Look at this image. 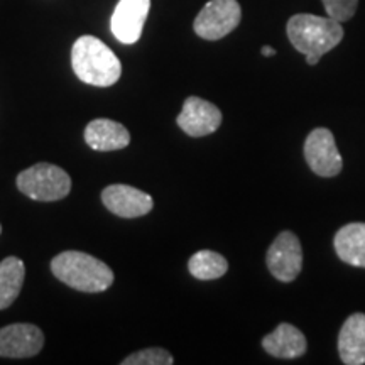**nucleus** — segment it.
I'll return each mask as SVG.
<instances>
[{
  "instance_id": "aec40b11",
  "label": "nucleus",
  "mask_w": 365,
  "mask_h": 365,
  "mask_svg": "<svg viewBox=\"0 0 365 365\" xmlns=\"http://www.w3.org/2000/svg\"><path fill=\"white\" fill-rule=\"evenodd\" d=\"M261 53L264 54V56H274V54H276V49H272L271 46H264V48L261 49Z\"/></svg>"
},
{
  "instance_id": "20e7f679",
  "label": "nucleus",
  "mask_w": 365,
  "mask_h": 365,
  "mask_svg": "<svg viewBox=\"0 0 365 365\" xmlns=\"http://www.w3.org/2000/svg\"><path fill=\"white\" fill-rule=\"evenodd\" d=\"M17 188L36 202H58L70 195L71 178L59 166L39 163L19 173Z\"/></svg>"
},
{
  "instance_id": "412c9836",
  "label": "nucleus",
  "mask_w": 365,
  "mask_h": 365,
  "mask_svg": "<svg viewBox=\"0 0 365 365\" xmlns=\"http://www.w3.org/2000/svg\"><path fill=\"white\" fill-rule=\"evenodd\" d=\"M0 232H2V227H0Z\"/></svg>"
},
{
  "instance_id": "9d476101",
  "label": "nucleus",
  "mask_w": 365,
  "mask_h": 365,
  "mask_svg": "<svg viewBox=\"0 0 365 365\" xmlns=\"http://www.w3.org/2000/svg\"><path fill=\"white\" fill-rule=\"evenodd\" d=\"M102 202L108 212L120 218L144 217L153 210L150 195L129 185H110L102 191Z\"/></svg>"
},
{
  "instance_id": "a211bd4d",
  "label": "nucleus",
  "mask_w": 365,
  "mask_h": 365,
  "mask_svg": "<svg viewBox=\"0 0 365 365\" xmlns=\"http://www.w3.org/2000/svg\"><path fill=\"white\" fill-rule=\"evenodd\" d=\"M175 362L173 355L164 349H144L139 352L132 354L125 360H122V365H171Z\"/></svg>"
},
{
  "instance_id": "2eb2a0df",
  "label": "nucleus",
  "mask_w": 365,
  "mask_h": 365,
  "mask_svg": "<svg viewBox=\"0 0 365 365\" xmlns=\"http://www.w3.org/2000/svg\"><path fill=\"white\" fill-rule=\"evenodd\" d=\"M335 250L341 261L365 267V223H349L335 235Z\"/></svg>"
},
{
  "instance_id": "4468645a",
  "label": "nucleus",
  "mask_w": 365,
  "mask_h": 365,
  "mask_svg": "<svg viewBox=\"0 0 365 365\" xmlns=\"http://www.w3.org/2000/svg\"><path fill=\"white\" fill-rule=\"evenodd\" d=\"M262 346L269 355L277 359H298L307 352V339L298 328L281 323L276 330L262 339Z\"/></svg>"
},
{
  "instance_id": "6e6552de",
  "label": "nucleus",
  "mask_w": 365,
  "mask_h": 365,
  "mask_svg": "<svg viewBox=\"0 0 365 365\" xmlns=\"http://www.w3.org/2000/svg\"><path fill=\"white\" fill-rule=\"evenodd\" d=\"M150 11V0H118L112 14L110 29L122 44H134L143 36Z\"/></svg>"
},
{
  "instance_id": "423d86ee",
  "label": "nucleus",
  "mask_w": 365,
  "mask_h": 365,
  "mask_svg": "<svg viewBox=\"0 0 365 365\" xmlns=\"http://www.w3.org/2000/svg\"><path fill=\"white\" fill-rule=\"evenodd\" d=\"M303 267L301 242L293 232H281L267 250V269L277 281L291 282Z\"/></svg>"
},
{
  "instance_id": "f8f14e48",
  "label": "nucleus",
  "mask_w": 365,
  "mask_h": 365,
  "mask_svg": "<svg viewBox=\"0 0 365 365\" xmlns=\"http://www.w3.org/2000/svg\"><path fill=\"white\" fill-rule=\"evenodd\" d=\"M85 143L93 150L110 153L120 150L129 145L130 134L124 125L108 118H97L91 120L85 129Z\"/></svg>"
},
{
  "instance_id": "39448f33",
  "label": "nucleus",
  "mask_w": 365,
  "mask_h": 365,
  "mask_svg": "<svg viewBox=\"0 0 365 365\" xmlns=\"http://www.w3.org/2000/svg\"><path fill=\"white\" fill-rule=\"evenodd\" d=\"M240 19L242 11L237 0H210L196 16L193 29L200 38L217 41L230 34Z\"/></svg>"
},
{
  "instance_id": "1a4fd4ad",
  "label": "nucleus",
  "mask_w": 365,
  "mask_h": 365,
  "mask_svg": "<svg viewBox=\"0 0 365 365\" xmlns=\"http://www.w3.org/2000/svg\"><path fill=\"white\" fill-rule=\"evenodd\" d=\"M44 335L36 325L14 323L0 328V357L27 359L43 350Z\"/></svg>"
},
{
  "instance_id": "f257e3e1",
  "label": "nucleus",
  "mask_w": 365,
  "mask_h": 365,
  "mask_svg": "<svg viewBox=\"0 0 365 365\" xmlns=\"http://www.w3.org/2000/svg\"><path fill=\"white\" fill-rule=\"evenodd\" d=\"M286 29L291 44L307 56L309 66L317 65L323 54L336 48L344 39V27L339 21L313 14H296L287 21Z\"/></svg>"
},
{
  "instance_id": "9b49d317",
  "label": "nucleus",
  "mask_w": 365,
  "mask_h": 365,
  "mask_svg": "<svg viewBox=\"0 0 365 365\" xmlns=\"http://www.w3.org/2000/svg\"><path fill=\"white\" fill-rule=\"evenodd\" d=\"M178 125L191 137H205L213 134L222 124V112L213 103L200 97H190L182 103L178 115Z\"/></svg>"
},
{
  "instance_id": "0eeeda50",
  "label": "nucleus",
  "mask_w": 365,
  "mask_h": 365,
  "mask_svg": "<svg viewBox=\"0 0 365 365\" xmlns=\"http://www.w3.org/2000/svg\"><path fill=\"white\" fill-rule=\"evenodd\" d=\"M304 158L308 166L318 176L331 178L341 171V156L336 149L335 137L325 127L312 130L304 143Z\"/></svg>"
},
{
  "instance_id": "6ab92c4d",
  "label": "nucleus",
  "mask_w": 365,
  "mask_h": 365,
  "mask_svg": "<svg viewBox=\"0 0 365 365\" xmlns=\"http://www.w3.org/2000/svg\"><path fill=\"white\" fill-rule=\"evenodd\" d=\"M322 2L327 16L339 22L352 19L359 6V0H322Z\"/></svg>"
},
{
  "instance_id": "7ed1b4c3",
  "label": "nucleus",
  "mask_w": 365,
  "mask_h": 365,
  "mask_svg": "<svg viewBox=\"0 0 365 365\" xmlns=\"http://www.w3.org/2000/svg\"><path fill=\"white\" fill-rule=\"evenodd\" d=\"M51 271L66 286L83 293H102L113 284V272L93 255L66 250L51 261Z\"/></svg>"
},
{
  "instance_id": "dca6fc26",
  "label": "nucleus",
  "mask_w": 365,
  "mask_h": 365,
  "mask_svg": "<svg viewBox=\"0 0 365 365\" xmlns=\"http://www.w3.org/2000/svg\"><path fill=\"white\" fill-rule=\"evenodd\" d=\"M26 277V266L19 257H6L0 262V309L11 307L19 296Z\"/></svg>"
},
{
  "instance_id": "f03ea898",
  "label": "nucleus",
  "mask_w": 365,
  "mask_h": 365,
  "mask_svg": "<svg viewBox=\"0 0 365 365\" xmlns=\"http://www.w3.org/2000/svg\"><path fill=\"white\" fill-rule=\"evenodd\" d=\"M71 66L75 75L86 85L112 86L122 75L120 59L93 36H81L71 49Z\"/></svg>"
},
{
  "instance_id": "ddd939ff",
  "label": "nucleus",
  "mask_w": 365,
  "mask_h": 365,
  "mask_svg": "<svg viewBox=\"0 0 365 365\" xmlns=\"http://www.w3.org/2000/svg\"><path fill=\"white\" fill-rule=\"evenodd\" d=\"M339 354L346 365L365 364V314L355 313L346 318L339 336Z\"/></svg>"
},
{
  "instance_id": "f3484780",
  "label": "nucleus",
  "mask_w": 365,
  "mask_h": 365,
  "mask_svg": "<svg viewBox=\"0 0 365 365\" xmlns=\"http://www.w3.org/2000/svg\"><path fill=\"white\" fill-rule=\"evenodd\" d=\"M188 269L196 279L212 281L222 277L228 271V262L222 254L213 252V250H198L190 259Z\"/></svg>"
}]
</instances>
